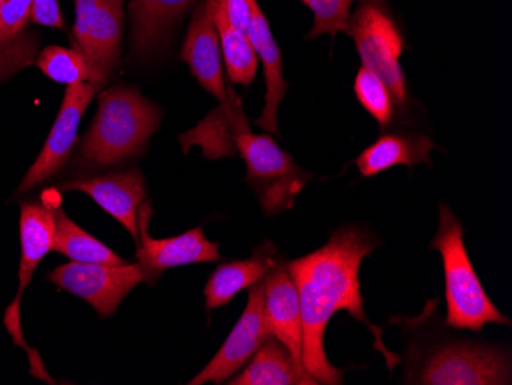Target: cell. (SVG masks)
<instances>
[{
    "label": "cell",
    "instance_id": "obj_1",
    "mask_svg": "<svg viewBox=\"0 0 512 385\" xmlns=\"http://www.w3.org/2000/svg\"><path fill=\"white\" fill-rule=\"evenodd\" d=\"M379 243L364 226H342L318 251L287 263L301 303L302 367L319 384L338 385L344 379V372L333 366L324 349L325 330L336 312L350 313L370 330L388 369L401 362L399 355L385 347L381 327L365 315L359 283L362 261Z\"/></svg>",
    "mask_w": 512,
    "mask_h": 385
},
{
    "label": "cell",
    "instance_id": "obj_2",
    "mask_svg": "<svg viewBox=\"0 0 512 385\" xmlns=\"http://www.w3.org/2000/svg\"><path fill=\"white\" fill-rule=\"evenodd\" d=\"M161 109L138 89L115 86L99 96V109L79 149L89 168L120 165L142 154L158 131Z\"/></svg>",
    "mask_w": 512,
    "mask_h": 385
},
{
    "label": "cell",
    "instance_id": "obj_3",
    "mask_svg": "<svg viewBox=\"0 0 512 385\" xmlns=\"http://www.w3.org/2000/svg\"><path fill=\"white\" fill-rule=\"evenodd\" d=\"M430 249L442 257L445 274L447 320L453 329L482 332L486 324L511 326L483 289L463 241V226L447 203H439V231Z\"/></svg>",
    "mask_w": 512,
    "mask_h": 385
},
{
    "label": "cell",
    "instance_id": "obj_4",
    "mask_svg": "<svg viewBox=\"0 0 512 385\" xmlns=\"http://www.w3.org/2000/svg\"><path fill=\"white\" fill-rule=\"evenodd\" d=\"M431 346L410 344L405 366L408 384H511V358L502 347L473 341H442Z\"/></svg>",
    "mask_w": 512,
    "mask_h": 385
},
{
    "label": "cell",
    "instance_id": "obj_5",
    "mask_svg": "<svg viewBox=\"0 0 512 385\" xmlns=\"http://www.w3.org/2000/svg\"><path fill=\"white\" fill-rule=\"evenodd\" d=\"M235 145L246 163L247 183L255 189L263 211L276 215L292 209L312 174L299 168L270 135L253 134L249 125L238 131Z\"/></svg>",
    "mask_w": 512,
    "mask_h": 385
},
{
    "label": "cell",
    "instance_id": "obj_6",
    "mask_svg": "<svg viewBox=\"0 0 512 385\" xmlns=\"http://www.w3.org/2000/svg\"><path fill=\"white\" fill-rule=\"evenodd\" d=\"M348 34L355 40L362 66L375 73L393 97L394 108L404 114L408 105L407 77L401 66L405 39L393 17L375 2H364L350 17Z\"/></svg>",
    "mask_w": 512,
    "mask_h": 385
},
{
    "label": "cell",
    "instance_id": "obj_7",
    "mask_svg": "<svg viewBox=\"0 0 512 385\" xmlns=\"http://www.w3.org/2000/svg\"><path fill=\"white\" fill-rule=\"evenodd\" d=\"M48 278L60 289L88 301L103 318L114 315L126 295L145 281L138 263L111 266L77 261L56 267Z\"/></svg>",
    "mask_w": 512,
    "mask_h": 385
},
{
    "label": "cell",
    "instance_id": "obj_8",
    "mask_svg": "<svg viewBox=\"0 0 512 385\" xmlns=\"http://www.w3.org/2000/svg\"><path fill=\"white\" fill-rule=\"evenodd\" d=\"M151 215V203L145 201L138 211L137 263L146 283L154 286L172 267L221 260L220 244L207 240L201 226L177 237L155 240L149 234Z\"/></svg>",
    "mask_w": 512,
    "mask_h": 385
},
{
    "label": "cell",
    "instance_id": "obj_9",
    "mask_svg": "<svg viewBox=\"0 0 512 385\" xmlns=\"http://www.w3.org/2000/svg\"><path fill=\"white\" fill-rule=\"evenodd\" d=\"M270 336H273V333L267 321L264 286L263 281H260L250 287L246 309L217 355L188 384L203 385L206 382L221 384L229 381L246 366Z\"/></svg>",
    "mask_w": 512,
    "mask_h": 385
},
{
    "label": "cell",
    "instance_id": "obj_10",
    "mask_svg": "<svg viewBox=\"0 0 512 385\" xmlns=\"http://www.w3.org/2000/svg\"><path fill=\"white\" fill-rule=\"evenodd\" d=\"M123 0H76L74 37L100 82L105 83L120 59Z\"/></svg>",
    "mask_w": 512,
    "mask_h": 385
},
{
    "label": "cell",
    "instance_id": "obj_11",
    "mask_svg": "<svg viewBox=\"0 0 512 385\" xmlns=\"http://www.w3.org/2000/svg\"><path fill=\"white\" fill-rule=\"evenodd\" d=\"M99 88L100 86L96 83L89 82L68 85L62 106H60L59 116L54 122L42 152L23 178L19 194L30 191L34 186L53 177L65 165L69 152L77 142V131H79L83 112L86 111Z\"/></svg>",
    "mask_w": 512,
    "mask_h": 385
},
{
    "label": "cell",
    "instance_id": "obj_12",
    "mask_svg": "<svg viewBox=\"0 0 512 385\" xmlns=\"http://www.w3.org/2000/svg\"><path fill=\"white\" fill-rule=\"evenodd\" d=\"M20 246L22 257L19 267V289L16 298L8 307L5 315V326L19 346L27 349L20 330V300L23 292L33 278L34 270L48 252L53 251V238L56 232V214L54 206L42 205V203H22L20 206ZM28 350V349H27Z\"/></svg>",
    "mask_w": 512,
    "mask_h": 385
},
{
    "label": "cell",
    "instance_id": "obj_13",
    "mask_svg": "<svg viewBox=\"0 0 512 385\" xmlns=\"http://www.w3.org/2000/svg\"><path fill=\"white\" fill-rule=\"evenodd\" d=\"M63 191H80L125 226L138 243V211L146 201L145 177L138 169L69 181Z\"/></svg>",
    "mask_w": 512,
    "mask_h": 385
},
{
    "label": "cell",
    "instance_id": "obj_14",
    "mask_svg": "<svg viewBox=\"0 0 512 385\" xmlns=\"http://www.w3.org/2000/svg\"><path fill=\"white\" fill-rule=\"evenodd\" d=\"M181 59L188 63L192 76L207 93L217 97L220 103L227 102L229 93L224 83L220 37L215 28L209 0H204L192 17L191 27L181 51Z\"/></svg>",
    "mask_w": 512,
    "mask_h": 385
},
{
    "label": "cell",
    "instance_id": "obj_15",
    "mask_svg": "<svg viewBox=\"0 0 512 385\" xmlns=\"http://www.w3.org/2000/svg\"><path fill=\"white\" fill-rule=\"evenodd\" d=\"M264 307L270 330L302 366V315L298 290L286 261H276L263 278Z\"/></svg>",
    "mask_w": 512,
    "mask_h": 385
},
{
    "label": "cell",
    "instance_id": "obj_16",
    "mask_svg": "<svg viewBox=\"0 0 512 385\" xmlns=\"http://www.w3.org/2000/svg\"><path fill=\"white\" fill-rule=\"evenodd\" d=\"M33 0H4L0 4V80L34 65L39 39L30 30Z\"/></svg>",
    "mask_w": 512,
    "mask_h": 385
},
{
    "label": "cell",
    "instance_id": "obj_17",
    "mask_svg": "<svg viewBox=\"0 0 512 385\" xmlns=\"http://www.w3.org/2000/svg\"><path fill=\"white\" fill-rule=\"evenodd\" d=\"M249 39L256 56L263 63L264 77H266V103H264L263 114L256 120V125L266 129L270 134L278 135V108L286 97L289 85L283 76L281 50L256 0L252 5Z\"/></svg>",
    "mask_w": 512,
    "mask_h": 385
},
{
    "label": "cell",
    "instance_id": "obj_18",
    "mask_svg": "<svg viewBox=\"0 0 512 385\" xmlns=\"http://www.w3.org/2000/svg\"><path fill=\"white\" fill-rule=\"evenodd\" d=\"M197 0H131L132 50L152 56L168 45L172 31Z\"/></svg>",
    "mask_w": 512,
    "mask_h": 385
},
{
    "label": "cell",
    "instance_id": "obj_19",
    "mask_svg": "<svg viewBox=\"0 0 512 385\" xmlns=\"http://www.w3.org/2000/svg\"><path fill=\"white\" fill-rule=\"evenodd\" d=\"M276 261L278 260H276L275 244L264 241L260 247H256L252 257L247 260L220 264L204 289L207 310L212 312L227 306L238 293L263 281L267 272L275 266Z\"/></svg>",
    "mask_w": 512,
    "mask_h": 385
},
{
    "label": "cell",
    "instance_id": "obj_20",
    "mask_svg": "<svg viewBox=\"0 0 512 385\" xmlns=\"http://www.w3.org/2000/svg\"><path fill=\"white\" fill-rule=\"evenodd\" d=\"M227 93H229L227 102L220 103V108L211 112L203 122L181 135L184 152H188L191 146L198 145L203 148L204 155L212 160L238 154L235 137L238 131L249 123L244 116L243 106L237 93L230 88H227Z\"/></svg>",
    "mask_w": 512,
    "mask_h": 385
},
{
    "label": "cell",
    "instance_id": "obj_21",
    "mask_svg": "<svg viewBox=\"0 0 512 385\" xmlns=\"http://www.w3.org/2000/svg\"><path fill=\"white\" fill-rule=\"evenodd\" d=\"M433 140L421 134H384L356 158L361 177L370 178L394 166L431 165Z\"/></svg>",
    "mask_w": 512,
    "mask_h": 385
},
{
    "label": "cell",
    "instance_id": "obj_22",
    "mask_svg": "<svg viewBox=\"0 0 512 385\" xmlns=\"http://www.w3.org/2000/svg\"><path fill=\"white\" fill-rule=\"evenodd\" d=\"M230 385H318L319 382L299 366L281 341L270 336L250 358L244 370L232 376Z\"/></svg>",
    "mask_w": 512,
    "mask_h": 385
},
{
    "label": "cell",
    "instance_id": "obj_23",
    "mask_svg": "<svg viewBox=\"0 0 512 385\" xmlns=\"http://www.w3.org/2000/svg\"><path fill=\"white\" fill-rule=\"evenodd\" d=\"M54 214H56V232L53 238V251L77 263L111 264V266L126 263V260L115 254L111 247L77 226L60 206L54 208Z\"/></svg>",
    "mask_w": 512,
    "mask_h": 385
},
{
    "label": "cell",
    "instance_id": "obj_24",
    "mask_svg": "<svg viewBox=\"0 0 512 385\" xmlns=\"http://www.w3.org/2000/svg\"><path fill=\"white\" fill-rule=\"evenodd\" d=\"M209 4H211L218 37H220L221 53H223L229 79L247 88L255 79L256 66H258V56L253 50L252 42L247 34L241 33L227 22L214 0H209Z\"/></svg>",
    "mask_w": 512,
    "mask_h": 385
},
{
    "label": "cell",
    "instance_id": "obj_25",
    "mask_svg": "<svg viewBox=\"0 0 512 385\" xmlns=\"http://www.w3.org/2000/svg\"><path fill=\"white\" fill-rule=\"evenodd\" d=\"M36 65L57 83L89 82L102 86L96 70L79 48L48 47L37 56Z\"/></svg>",
    "mask_w": 512,
    "mask_h": 385
},
{
    "label": "cell",
    "instance_id": "obj_26",
    "mask_svg": "<svg viewBox=\"0 0 512 385\" xmlns=\"http://www.w3.org/2000/svg\"><path fill=\"white\" fill-rule=\"evenodd\" d=\"M355 94L365 111L381 126L382 131L391 125L396 116L393 97L385 83L361 66L355 79Z\"/></svg>",
    "mask_w": 512,
    "mask_h": 385
},
{
    "label": "cell",
    "instance_id": "obj_27",
    "mask_svg": "<svg viewBox=\"0 0 512 385\" xmlns=\"http://www.w3.org/2000/svg\"><path fill=\"white\" fill-rule=\"evenodd\" d=\"M301 2L313 13V27L307 34V39H316L322 34L335 37L341 31L348 33V25L352 17L350 8L355 0H301Z\"/></svg>",
    "mask_w": 512,
    "mask_h": 385
},
{
    "label": "cell",
    "instance_id": "obj_28",
    "mask_svg": "<svg viewBox=\"0 0 512 385\" xmlns=\"http://www.w3.org/2000/svg\"><path fill=\"white\" fill-rule=\"evenodd\" d=\"M214 2L232 27L249 36L252 5L255 0H214Z\"/></svg>",
    "mask_w": 512,
    "mask_h": 385
},
{
    "label": "cell",
    "instance_id": "obj_29",
    "mask_svg": "<svg viewBox=\"0 0 512 385\" xmlns=\"http://www.w3.org/2000/svg\"><path fill=\"white\" fill-rule=\"evenodd\" d=\"M31 22L42 27L57 28V30L65 28L57 0H33Z\"/></svg>",
    "mask_w": 512,
    "mask_h": 385
},
{
    "label": "cell",
    "instance_id": "obj_30",
    "mask_svg": "<svg viewBox=\"0 0 512 385\" xmlns=\"http://www.w3.org/2000/svg\"><path fill=\"white\" fill-rule=\"evenodd\" d=\"M365 2H375V4H379V0H365Z\"/></svg>",
    "mask_w": 512,
    "mask_h": 385
},
{
    "label": "cell",
    "instance_id": "obj_31",
    "mask_svg": "<svg viewBox=\"0 0 512 385\" xmlns=\"http://www.w3.org/2000/svg\"><path fill=\"white\" fill-rule=\"evenodd\" d=\"M2 2H4V0H0V4H2Z\"/></svg>",
    "mask_w": 512,
    "mask_h": 385
}]
</instances>
